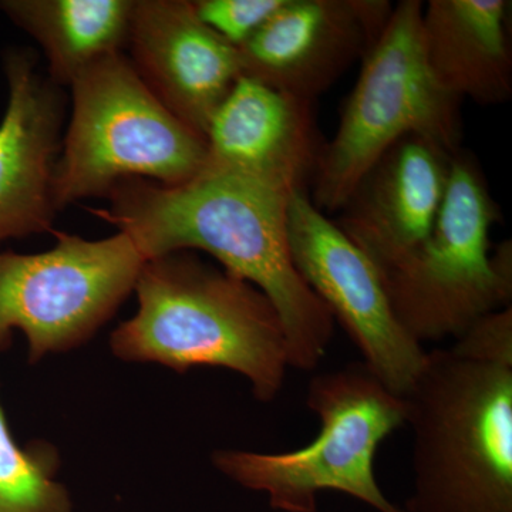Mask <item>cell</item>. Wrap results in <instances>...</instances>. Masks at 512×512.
I'll return each instance as SVG.
<instances>
[{
  "mask_svg": "<svg viewBox=\"0 0 512 512\" xmlns=\"http://www.w3.org/2000/svg\"><path fill=\"white\" fill-rule=\"evenodd\" d=\"M127 45L148 89L205 138L212 116L242 76L237 47L204 25L188 0H136Z\"/></svg>",
  "mask_w": 512,
  "mask_h": 512,
  "instance_id": "cell-11",
  "label": "cell"
},
{
  "mask_svg": "<svg viewBox=\"0 0 512 512\" xmlns=\"http://www.w3.org/2000/svg\"><path fill=\"white\" fill-rule=\"evenodd\" d=\"M204 168L228 171L288 192L306 191L318 167L313 103L244 76L208 124Z\"/></svg>",
  "mask_w": 512,
  "mask_h": 512,
  "instance_id": "cell-14",
  "label": "cell"
},
{
  "mask_svg": "<svg viewBox=\"0 0 512 512\" xmlns=\"http://www.w3.org/2000/svg\"><path fill=\"white\" fill-rule=\"evenodd\" d=\"M40 254L0 252V352L20 330L30 362L79 348L136 288L146 256L123 232L89 241L55 231Z\"/></svg>",
  "mask_w": 512,
  "mask_h": 512,
  "instance_id": "cell-8",
  "label": "cell"
},
{
  "mask_svg": "<svg viewBox=\"0 0 512 512\" xmlns=\"http://www.w3.org/2000/svg\"><path fill=\"white\" fill-rule=\"evenodd\" d=\"M285 0H195V13L229 45L241 47L284 6Z\"/></svg>",
  "mask_w": 512,
  "mask_h": 512,
  "instance_id": "cell-18",
  "label": "cell"
},
{
  "mask_svg": "<svg viewBox=\"0 0 512 512\" xmlns=\"http://www.w3.org/2000/svg\"><path fill=\"white\" fill-rule=\"evenodd\" d=\"M306 406L320 423L308 446L275 454L217 450L212 464L241 487L268 495L274 510L316 512L322 491H339L377 512H403L375 476L377 450L406 424L403 397L356 362L313 376Z\"/></svg>",
  "mask_w": 512,
  "mask_h": 512,
  "instance_id": "cell-4",
  "label": "cell"
},
{
  "mask_svg": "<svg viewBox=\"0 0 512 512\" xmlns=\"http://www.w3.org/2000/svg\"><path fill=\"white\" fill-rule=\"evenodd\" d=\"M136 0H3L0 9L42 47L49 79L70 86L127 45Z\"/></svg>",
  "mask_w": 512,
  "mask_h": 512,
  "instance_id": "cell-16",
  "label": "cell"
},
{
  "mask_svg": "<svg viewBox=\"0 0 512 512\" xmlns=\"http://www.w3.org/2000/svg\"><path fill=\"white\" fill-rule=\"evenodd\" d=\"M57 468L59 456L49 444L18 446L0 406V512H74Z\"/></svg>",
  "mask_w": 512,
  "mask_h": 512,
  "instance_id": "cell-17",
  "label": "cell"
},
{
  "mask_svg": "<svg viewBox=\"0 0 512 512\" xmlns=\"http://www.w3.org/2000/svg\"><path fill=\"white\" fill-rule=\"evenodd\" d=\"M403 512H512V306L427 350L409 392Z\"/></svg>",
  "mask_w": 512,
  "mask_h": 512,
  "instance_id": "cell-2",
  "label": "cell"
},
{
  "mask_svg": "<svg viewBox=\"0 0 512 512\" xmlns=\"http://www.w3.org/2000/svg\"><path fill=\"white\" fill-rule=\"evenodd\" d=\"M423 2L393 6L382 35L362 60L335 137L323 144L312 178V204L339 211L357 184L400 140L426 138L460 151L461 100L434 79L421 36Z\"/></svg>",
  "mask_w": 512,
  "mask_h": 512,
  "instance_id": "cell-6",
  "label": "cell"
},
{
  "mask_svg": "<svg viewBox=\"0 0 512 512\" xmlns=\"http://www.w3.org/2000/svg\"><path fill=\"white\" fill-rule=\"evenodd\" d=\"M72 117L53 178L57 211L109 194L121 181L180 185L207 161V141L177 119L123 52L97 60L72 84Z\"/></svg>",
  "mask_w": 512,
  "mask_h": 512,
  "instance_id": "cell-5",
  "label": "cell"
},
{
  "mask_svg": "<svg viewBox=\"0 0 512 512\" xmlns=\"http://www.w3.org/2000/svg\"><path fill=\"white\" fill-rule=\"evenodd\" d=\"M454 154L423 137L400 140L362 178L335 224L380 275L429 237L446 197Z\"/></svg>",
  "mask_w": 512,
  "mask_h": 512,
  "instance_id": "cell-12",
  "label": "cell"
},
{
  "mask_svg": "<svg viewBox=\"0 0 512 512\" xmlns=\"http://www.w3.org/2000/svg\"><path fill=\"white\" fill-rule=\"evenodd\" d=\"M498 215L483 171L470 154L457 151L429 237L382 275L394 315L421 346L456 339L512 306L511 242L493 251L490 241Z\"/></svg>",
  "mask_w": 512,
  "mask_h": 512,
  "instance_id": "cell-7",
  "label": "cell"
},
{
  "mask_svg": "<svg viewBox=\"0 0 512 512\" xmlns=\"http://www.w3.org/2000/svg\"><path fill=\"white\" fill-rule=\"evenodd\" d=\"M9 99L0 121V242L53 231V178L64 120L59 86L26 50L6 55Z\"/></svg>",
  "mask_w": 512,
  "mask_h": 512,
  "instance_id": "cell-13",
  "label": "cell"
},
{
  "mask_svg": "<svg viewBox=\"0 0 512 512\" xmlns=\"http://www.w3.org/2000/svg\"><path fill=\"white\" fill-rule=\"evenodd\" d=\"M288 237L303 281L348 333L363 363L403 397L419 376L427 350L400 325L375 264L305 191L292 195Z\"/></svg>",
  "mask_w": 512,
  "mask_h": 512,
  "instance_id": "cell-9",
  "label": "cell"
},
{
  "mask_svg": "<svg viewBox=\"0 0 512 512\" xmlns=\"http://www.w3.org/2000/svg\"><path fill=\"white\" fill-rule=\"evenodd\" d=\"M507 0H430L421 36L434 79L458 100L501 104L512 94Z\"/></svg>",
  "mask_w": 512,
  "mask_h": 512,
  "instance_id": "cell-15",
  "label": "cell"
},
{
  "mask_svg": "<svg viewBox=\"0 0 512 512\" xmlns=\"http://www.w3.org/2000/svg\"><path fill=\"white\" fill-rule=\"evenodd\" d=\"M392 10L387 0H285L239 47L242 74L313 103L365 59Z\"/></svg>",
  "mask_w": 512,
  "mask_h": 512,
  "instance_id": "cell-10",
  "label": "cell"
},
{
  "mask_svg": "<svg viewBox=\"0 0 512 512\" xmlns=\"http://www.w3.org/2000/svg\"><path fill=\"white\" fill-rule=\"evenodd\" d=\"M138 309L111 335L124 362L160 363L178 373L224 367L247 377L259 402L284 387V325L254 285L188 252L150 259L138 276Z\"/></svg>",
  "mask_w": 512,
  "mask_h": 512,
  "instance_id": "cell-3",
  "label": "cell"
},
{
  "mask_svg": "<svg viewBox=\"0 0 512 512\" xmlns=\"http://www.w3.org/2000/svg\"><path fill=\"white\" fill-rule=\"evenodd\" d=\"M293 194L245 175L202 168L180 185L121 181L107 194L106 208L89 211L133 239L147 261L198 249L254 285L284 325L289 367L311 372L328 352L335 320L293 264Z\"/></svg>",
  "mask_w": 512,
  "mask_h": 512,
  "instance_id": "cell-1",
  "label": "cell"
}]
</instances>
